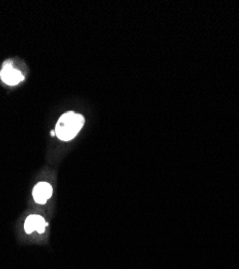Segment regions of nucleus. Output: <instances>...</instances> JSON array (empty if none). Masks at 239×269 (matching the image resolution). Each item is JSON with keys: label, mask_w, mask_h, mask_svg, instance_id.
I'll use <instances>...</instances> for the list:
<instances>
[{"label": "nucleus", "mask_w": 239, "mask_h": 269, "mask_svg": "<svg viewBox=\"0 0 239 269\" xmlns=\"http://www.w3.org/2000/svg\"><path fill=\"white\" fill-rule=\"evenodd\" d=\"M84 118L75 112H67L58 120L55 133L56 136L63 141H69L75 138L81 128L84 125Z\"/></svg>", "instance_id": "1"}, {"label": "nucleus", "mask_w": 239, "mask_h": 269, "mask_svg": "<svg viewBox=\"0 0 239 269\" xmlns=\"http://www.w3.org/2000/svg\"><path fill=\"white\" fill-rule=\"evenodd\" d=\"M0 78L8 85H16L20 81H23L24 76L19 70L13 68L10 63H6L0 72Z\"/></svg>", "instance_id": "2"}, {"label": "nucleus", "mask_w": 239, "mask_h": 269, "mask_svg": "<svg viewBox=\"0 0 239 269\" xmlns=\"http://www.w3.org/2000/svg\"><path fill=\"white\" fill-rule=\"evenodd\" d=\"M48 224L45 222V219L40 215H29L25 221L24 227L25 232L27 234H32L34 231H37L38 233L42 234L45 233L46 226Z\"/></svg>", "instance_id": "3"}, {"label": "nucleus", "mask_w": 239, "mask_h": 269, "mask_svg": "<svg viewBox=\"0 0 239 269\" xmlns=\"http://www.w3.org/2000/svg\"><path fill=\"white\" fill-rule=\"evenodd\" d=\"M52 193H53V189H52L51 184L47 182H40L35 186L33 196L35 201L38 204H45L49 198H51Z\"/></svg>", "instance_id": "4"}, {"label": "nucleus", "mask_w": 239, "mask_h": 269, "mask_svg": "<svg viewBox=\"0 0 239 269\" xmlns=\"http://www.w3.org/2000/svg\"><path fill=\"white\" fill-rule=\"evenodd\" d=\"M51 134H52V136H55L56 133H55V131H51Z\"/></svg>", "instance_id": "5"}]
</instances>
